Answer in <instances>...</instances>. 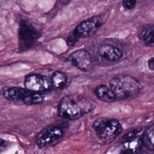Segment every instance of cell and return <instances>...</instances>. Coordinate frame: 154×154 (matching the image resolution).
Segmentation results:
<instances>
[{"instance_id":"cell-9","label":"cell","mask_w":154,"mask_h":154,"mask_svg":"<svg viewBox=\"0 0 154 154\" xmlns=\"http://www.w3.org/2000/svg\"><path fill=\"white\" fill-rule=\"evenodd\" d=\"M98 52L100 57L109 61H119L123 55L122 52L118 48L109 44L101 45L99 48Z\"/></svg>"},{"instance_id":"cell-6","label":"cell","mask_w":154,"mask_h":154,"mask_svg":"<svg viewBox=\"0 0 154 154\" xmlns=\"http://www.w3.org/2000/svg\"><path fill=\"white\" fill-rule=\"evenodd\" d=\"M24 85L28 90L40 93L48 91L52 87L51 78L39 74L28 75L25 79Z\"/></svg>"},{"instance_id":"cell-12","label":"cell","mask_w":154,"mask_h":154,"mask_svg":"<svg viewBox=\"0 0 154 154\" xmlns=\"http://www.w3.org/2000/svg\"><path fill=\"white\" fill-rule=\"evenodd\" d=\"M94 91L97 98L104 102L111 103L117 99L112 90L105 85L97 86Z\"/></svg>"},{"instance_id":"cell-3","label":"cell","mask_w":154,"mask_h":154,"mask_svg":"<svg viewBox=\"0 0 154 154\" xmlns=\"http://www.w3.org/2000/svg\"><path fill=\"white\" fill-rule=\"evenodd\" d=\"M93 128L100 140L105 143H112L122 132L120 122L114 119H98L94 122Z\"/></svg>"},{"instance_id":"cell-14","label":"cell","mask_w":154,"mask_h":154,"mask_svg":"<svg viewBox=\"0 0 154 154\" xmlns=\"http://www.w3.org/2000/svg\"><path fill=\"white\" fill-rule=\"evenodd\" d=\"M45 97V96L42 93L32 91L28 90V91L22 102L27 105L40 104L43 102Z\"/></svg>"},{"instance_id":"cell-16","label":"cell","mask_w":154,"mask_h":154,"mask_svg":"<svg viewBox=\"0 0 154 154\" xmlns=\"http://www.w3.org/2000/svg\"><path fill=\"white\" fill-rule=\"evenodd\" d=\"M51 80L52 87L57 89L62 88L67 83V76L64 72L57 70L54 72Z\"/></svg>"},{"instance_id":"cell-7","label":"cell","mask_w":154,"mask_h":154,"mask_svg":"<svg viewBox=\"0 0 154 154\" xmlns=\"http://www.w3.org/2000/svg\"><path fill=\"white\" fill-rule=\"evenodd\" d=\"M102 25V17L94 16L81 22L73 31L79 38H85L93 35Z\"/></svg>"},{"instance_id":"cell-19","label":"cell","mask_w":154,"mask_h":154,"mask_svg":"<svg viewBox=\"0 0 154 154\" xmlns=\"http://www.w3.org/2000/svg\"><path fill=\"white\" fill-rule=\"evenodd\" d=\"M136 2L137 0H123V5L125 8L131 10L135 7Z\"/></svg>"},{"instance_id":"cell-1","label":"cell","mask_w":154,"mask_h":154,"mask_svg":"<svg viewBox=\"0 0 154 154\" xmlns=\"http://www.w3.org/2000/svg\"><path fill=\"white\" fill-rule=\"evenodd\" d=\"M94 108V105L86 97L79 94H69L60 101L57 112L60 117L72 120L82 117Z\"/></svg>"},{"instance_id":"cell-20","label":"cell","mask_w":154,"mask_h":154,"mask_svg":"<svg viewBox=\"0 0 154 154\" xmlns=\"http://www.w3.org/2000/svg\"><path fill=\"white\" fill-rule=\"evenodd\" d=\"M7 146V143L6 141L0 138V152L4 151Z\"/></svg>"},{"instance_id":"cell-10","label":"cell","mask_w":154,"mask_h":154,"mask_svg":"<svg viewBox=\"0 0 154 154\" xmlns=\"http://www.w3.org/2000/svg\"><path fill=\"white\" fill-rule=\"evenodd\" d=\"M142 145L141 138H137L124 141L118 146V154H137Z\"/></svg>"},{"instance_id":"cell-11","label":"cell","mask_w":154,"mask_h":154,"mask_svg":"<svg viewBox=\"0 0 154 154\" xmlns=\"http://www.w3.org/2000/svg\"><path fill=\"white\" fill-rule=\"evenodd\" d=\"M27 91V89L21 87H10L4 90L3 95L7 100L22 102Z\"/></svg>"},{"instance_id":"cell-17","label":"cell","mask_w":154,"mask_h":154,"mask_svg":"<svg viewBox=\"0 0 154 154\" xmlns=\"http://www.w3.org/2000/svg\"><path fill=\"white\" fill-rule=\"evenodd\" d=\"M143 129L142 128H137L135 129H134L130 132H129L128 133H127L126 135H125L123 137V139L124 140V141H126V140H131L135 138H137L138 137H139V134L142 132Z\"/></svg>"},{"instance_id":"cell-8","label":"cell","mask_w":154,"mask_h":154,"mask_svg":"<svg viewBox=\"0 0 154 154\" xmlns=\"http://www.w3.org/2000/svg\"><path fill=\"white\" fill-rule=\"evenodd\" d=\"M68 60L75 66L82 71L88 70L92 64L90 54L84 49L74 51L70 55Z\"/></svg>"},{"instance_id":"cell-4","label":"cell","mask_w":154,"mask_h":154,"mask_svg":"<svg viewBox=\"0 0 154 154\" xmlns=\"http://www.w3.org/2000/svg\"><path fill=\"white\" fill-rule=\"evenodd\" d=\"M40 37L38 31L29 23L21 21L19 29V48L22 52L32 48Z\"/></svg>"},{"instance_id":"cell-22","label":"cell","mask_w":154,"mask_h":154,"mask_svg":"<svg viewBox=\"0 0 154 154\" xmlns=\"http://www.w3.org/2000/svg\"><path fill=\"white\" fill-rule=\"evenodd\" d=\"M99 1H105V0H99Z\"/></svg>"},{"instance_id":"cell-2","label":"cell","mask_w":154,"mask_h":154,"mask_svg":"<svg viewBox=\"0 0 154 154\" xmlns=\"http://www.w3.org/2000/svg\"><path fill=\"white\" fill-rule=\"evenodd\" d=\"M109 87L116 99L122 100L135 97L141 90L139 81L128 75H118L112 78L109 81Z\"/></svg>"},{"instance_id":"cell-13","label":"cell","mask_w":154,"mask_h":154,"mask_svg":"<svg viewBox=\"0 0 154 154\" xmlns=\"http://www.w3.org/2000/svg\"><path fill=\"white\" fill-rule=\"evenodd\" d=\"M138 37L147 46L153 45V25H144L138 31Z\"/></svg>"},{"instance_id":"cell-15","label":"cell","mask_w":154,"mask_h":154,"mask_svg":"<svg viewBox=\"0 0 154 154\" xmlns=\"http://www.w3.org/2000/svg\"><path fill=\"white\" fill-rule=\"evenodd\" d=\"M142 144L149 150L154 149V126L151 125L144 129L142 137L141 138Z\"/></svg>"},{"instance_id":"cell-18","label":"cell","mask_w":154,"mask_h":154,"mask_svg":"<svg viewBox=\"0 0 154 154\" xmlns=\"http://www.w3.org/2000/svg\"><path fill=\"white\" fill-rule=\"evenodd\" d=\"M79 39L78 35L75 34V32L73 31L67 37V45L68 46H73Z\"/></svg>"},{"instance_id":"cell-5","label":"cell","mask_w":154,"mask_h":154,"mask_svg":"<svg viewBox=\"0 0 154 154\" xmlns=\"http://www.w3.org/2000/svg\"><path fill=\"white\" fill-rule=\"evenodd\" d=\"M64 135V128L60 126H53L48 128L40 134L36 141L40 148H48L57 144Z\"/></svg>"},{"instance_id":"cell-21","label":"cell","mask_w":154,"mask_h":154,"mask_svg":"<svg viewBox=\"0 0 154 154\" xmlns=\"http://www.w3.org/2000/svg\"><path fill=\"white\" fill-rule=\"evenodd\" d=\"M148 67L149 69L153 71L154 70V60H153V57H152L150 58L148 61Z\"/></svg>"}]
</instances>
